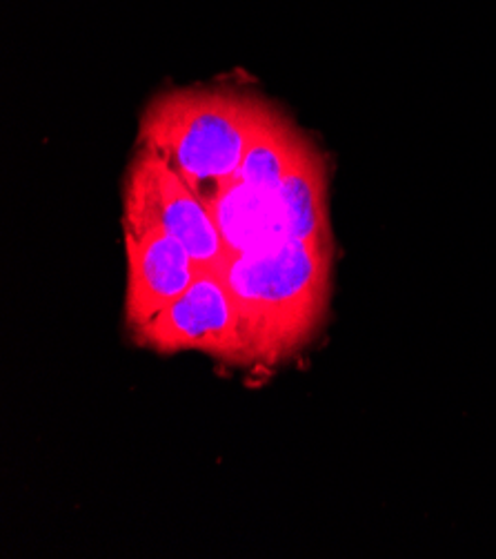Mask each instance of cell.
<instances>
[{"label": "cell", "mask_w": 496, "mask_h": 559, "mask_svg": "<svg viewBox=\"0 0 496 559\" xmlns=\"http://www.w3.org/2000/svg\"><path fill=\"white\" fill-rule=\"evenodd\" d=\"M252 364H281L320 330L332 299L335 241L290 239L230 257L223 270Z\"/></svg>", "instance_id": "cell-1"}, {"label": "cell", "mask_w": 496, "mask_h": 559, "mask_svg": "<svg viewBox=\"0 0 496 559\" xmlns=\"http://www.w3.org/2000/svg\"><path fill=\"white\" fill-rule=\"evenodd\" d=\"M271 105L239 87H174L156 94L138 121V147L170 163L207 203L230 183Z\"/></svg>", "instance_id": "cell-2"}, {"label": "cell", "mask_w": 496, "mask_h": 559, "mask_svg": "<svg viewBox=\"0 0 496 559\" xmlns=\"http://www.w3.org/2000/svg\"><path fill=\"white\" fill-rule=\"evenodd\" d=\"M121 226L149 228L177 239L201 272L223 274L230 263L207 203L154 152L138 147L123 177Z\"/></svg>", "instance_id": "cell-3"}, {"label": "cell", "mask_w": 496, "mask_h": 559, "mask_svg": "<svg viewBox=\"0 0 496 559\" xmlns=\"http://www.w3.org/2000/svg\"><path fill=\"white\" fill-rule=\"evenodd\" d=\"M132 340L158 355L194 350L223 364H252L237 304L216 272H201L174 304L132 334Z\"/></svg>", "instance_id": "cell-4"}, {"label": "cell", "mask_w": 496, "mask_h": 559, "mask_svg": "<svg viewBox=\"0 0 496 559\" xmlns=\"http://www.w3.org/2000/svg\"><path fill=\"white\" fill-rule=\"evenodd\" d=\"M121 228L128 265L125 325L136 334L174 304L201 270L177 239L149 228Z\"/></svg>", "instance_id": "cell-5"}, {"label": "cell", "mask_w": 496, "mask_h": 559, "mask_svg": "<svg viewBox=\"0 0 496 559\" xmlns=\"http://www.w3.org/2000/svg\"><path fill=\"white\" fill-rule=\"evenodd\" d=\"M207 207L230 257L267 250L292 239L279 192H256L237 181L226 183Z\"/></svg>", "instance_id": "cell-6"}, {"label": "cell", "mask_w": 496, "mask_h": 559, "mask_svg": "<svg viewBox=\"0 0 496 559\" xmlns=\"http://www.w3.org/2000/svg\"><path fill=\"white\" fill-rule=\"evenodd\" d=\"M307 145L310 141L301 130L277 107H271L232 181L256 192H274L303 156Z\"/></svg>", "instance_id": "cell-7"}]
</instances>
